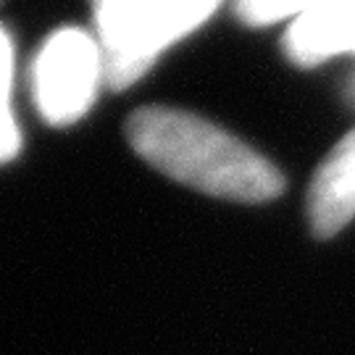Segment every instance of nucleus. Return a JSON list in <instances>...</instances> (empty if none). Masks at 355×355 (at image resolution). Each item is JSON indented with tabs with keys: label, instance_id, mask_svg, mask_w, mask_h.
<instances>
[{
	"label": "nucleus",
	"instance_id": "obj_4",
	"mask_svg": "<svg viewBox=\"0 0 355 355\" xmlns=\"http://www.w3.org/2000/svg\"><path fill=\"white\" fill-rule=\"evenodd\" d=\"M355 218V129L337 142L308 190V221L318 240H329Z\"/></svg>",
	"mask_w": 355,
	"mask_h": 355
},
{
	"label": "nucleus",
	"instance_id": "obj_2",
	"mask_svg": "<svg viewBox=\"0 0 355 355\" xmlns=\"http://www.w3.org/2000/svg\"><path fill=\"white\" fill-rule=\"evenodd\" d=\"M105 87L140 82L174 42L211 19L221 0H89Z\"/></svg>",
	"mask_w": 355,
	"mask_h": 355
},
{
	"label": "nucleus",
	"instance_id": "obj_3",
	"mask_svg": "<svg viewBox=\"0 0 355 355\" xmlns=\"http://www.w3.org/2000/svg\"><path fill=\"white\" fill-rule=\"evenodd\" d=\"M105 85V66L95 35L64 26L42 42L32 64V92L51 127H71L89 111Z\"/></svg>",
	"mask_w": 355,
	"mask_h": 355
},
{
	"label": "nucleus",
	"instance_id": "obj_5",
	"mask_svg": "<svg viewBox=\"0 0 355 355\" xmlns=\"http://www.w3.org/2000/svg\"><path fill=\"white\" fill-rule=\"evenodd\" d=\"M13 74L16 51L6 29H0V164L13 161L21 150V132L13 116Z\"/></svg>",
	"mask_w": 355,
	"mask_h": 355
},
{
	"label": "nucleus",
	"instance_id": "obj_1",
	"mask_svg": "<svg viewBox=\"0 0 355 355\" xmlns=\"http://www.w3.org/2000/svg\"><path fill=\"white\" fill-rule=\"evenodd\" d=\"M127 140L161 174L214 198L268 203L284 190V177L268 158L190 111L140 108L129 116Z\"/></svg>",
	"mask_w": 355,
	"mask_h": 355
},
{
	"label": "nucleus",
	"instance_id": "obj_6",
	"mask_svg": "<svg viewBox=\"0 0 355 355\" xmlns=\"http://www.w3.org/2000/svg\"><path fill=\"white\" fill-rule=\"evenodd\" d=\"M331 0H234V13L250 26L277 24L284 19H300L305 13L329 6Z\"/></svg>",
	"mask_w": 355,
	"mask_h": 355
}]
</instances>
